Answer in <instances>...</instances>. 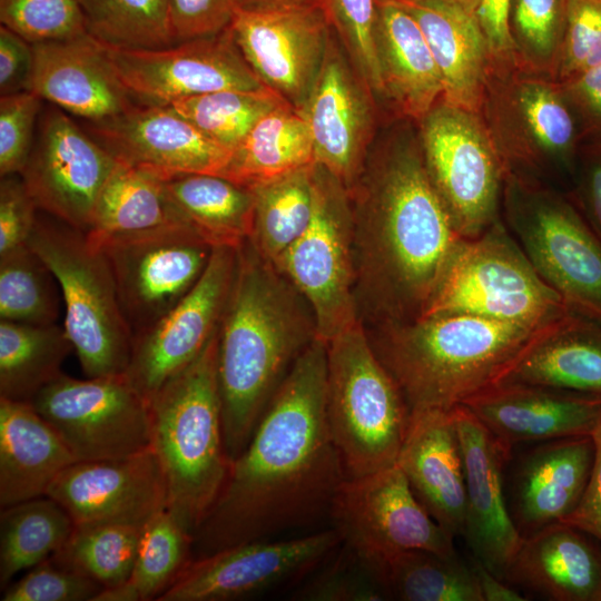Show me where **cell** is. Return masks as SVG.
<instances>
[{
	"mask_svg": "<svg viewBox=\"0 0 601 601\" xmlns=\"http://www.w3.org/2000/svg\"><path fill=\"white\" fill-rule=\"evenodd\" d=\"M326 343L316 338L231 461L219 495L194 531L196 558L269 540L329 514L346 474L326 420Z\"/></svg>",
	"mask_w": 601,
	"mask_h": 601,
	"instance_id": "cell-1",
	"label": "cell"
},
{
	"mask_svg": "<svg viewBox=\"0 0 601 601\" xmlns=\"http://www.w3.org/2000/svg\"><path fill=\"white\" fill-rule=\"evenodd\" d=\"M349 194L361 323L418 318L463 239L431 181L420 137L390 140Z\"/></svg>",
	"mask_w": 601,
	"mask_h": 601,
	"instance_id": "cell-2",
	"label": "cell"
},
{
	"mask_svg": "<svg viewBox=\"0 0 601 601\" xmlns=\"http://www.w3.org/2000/svg\"><path fill=\"white\" fill-rule=\"evenodd\" d=\"M316 338L305 297L248 238L237 248L217 332V375L230 461L247 446L293 364Z\"/></svg>",
	"mask_w": 601,
	"mask_h": 601,
	"instance_id": "cell-3",
	"label": "cell"
},
{
	"mask_svg": "<svg viewBox=\"0 0 601 601\" xmlns=\"http://www.w3.org/2000/svg\"><path fill=\"white\" fill-rule=\"evenodd\" d=\"M541 329L471 314H440L366 332L414 411L451 410L501 383Z\"/></svg>",
	"mask_w": 601,
	"mask_h": 601,
	"instance_id": "cell-4",
	"label": "cell"
},
{
	"mask_svg": "<svg viewBox=\"0 0 601 601\" xmlns=\"http://www.w3.org/2000/svg\"><path fill=\"white\" fill-rule=\"evenodd\" d=\"M149 405L151 447L165 477L167 509L194 535L219 495L231 463L224 440L217 333Z\"/></svg>",
	"mask_w": 601,
	"mask_h": 601,
	"instance_id": "cell-5",
	"label": "cell"
},
{
	"mask_svg": "<svg viewBox=\"0 0 601 601\" xmlns=\"http://www.w3.org/2000/svg\"><path fill=\"white\" fill-rule=\"evenodd\" d=\"M325 412L346 477L396 463L411 410L363 323L326 342Z\"/></svg>",
	"mask_w": 601,
	"mask_h": 601,
	"instance_id": "cell-6",
	"label": "cell"
},
{
	"mask_svg": "<svg viewBox=\"0 0 601 601\" xmlns=\"http://www.w3.org/2000/svg\"><path fill=\"white\" fill-rule=\"evenodd\" d=\"M28 245L59 284L62 325L82 372L87 377L125 375L134 336L101 250L89 243L86 233L39 213Z\"/></svg>",
	"mask_w": 601,
	"mask_h": 601,
	"instance_id": "cell-7",
	"label": "cell"
},
{
	"mask_svg": "<svg viewBox=\"0 0 601 601\" xmlns=\"http://www.w3.org/2000/svg\"><path fill=\"white\" fill-rule=\"evenodd\" d=\"M480 115L506 175L575 170L581 136L559 82L518 57L490 59Z\"/></svg>",
	"mask_w": 601,
	"mask_h": 601,
	"instance_id": "cell-8",
	"label": "cell"
},
{
	"mask_svg": "<svg viewBox=\"0 0 601 601\" xmlns=\"http://www.w3.org/2000/svg\"><path fill=\"white\" fill-rule=\"evenodd\" d=\"M569 313L497 219L460 242L420 317L471 314L539 331Z\"/></svg>",
	"mask_w": 601,
	"mask_h": 601,
	"instance_id": "cell-9",
	"label": "cell"
},
{
	"mask_svg": "<svg viewBox=\"0 0 601 601\" xmlns=\"http://www.w3.org/2000/svg\"><path fill=\"white\" fill-rule=\"evenodd\" d=\"M505 225L571 312L601 324V239L577 205L542 180L505 175Z\"/></svg>",
	"mask_w": 601,
	"mask_h": 601,
	"instance_id": "cell-10",
	"label": "cell"
},
{
	"mask_svg": "<svg viewBox=\"0 0 601 601\" xmlns=\"http://www.w3.org/2000/svg\"><path fill=\"white\" fill-rule=\"evenodd\" d=\"M418 125L426 170L456 231L481 235L500 219L506 175L481 115L440 100Z\"/></svg>",
	"mask_w": 601,
	"mask_h": 601,
	"instance_id": "cell-11",
	"label": "cell"
},
{
	"mask_svg": "<svg viewBox=\"0 0 601 601\" xmlns=\"http://www.w3.org/2000/svg\"><path fill=\"white\" fill-rule=\"evenodd\" d=\"M275 267L309 304L318 339L326 343L361 322L355 298L351 195L317 164L312 220Z\"/></svg>",
	"mask_w": 601,
	"mask_h": 601,
	"instance_id": "cell-12",
	"label": "cell"
},
{
	"mask_svg": "<svg viewBox=\"0 0 601 601\" xmlns=\"http://www.w3.org/2000/svg\"><path fill=\"white\" fill-rule=\"evenodd\" d=\"M90 244L101 250L108 263L134 337L157 323L194 288L214 249L185 224Z\"/></svg>",
	"mask_w": 601,
	"mask_h": 601,
	"instance_id": "cell-13",
	"label": "cell"
},
{
	"mask_svg": "<svg viewBox=\"0 0 601 601\" xmlns=\"http://www.w3.org/2000/svg\"><path fill=\"white\" fill-rule=\"evenodd\" d=\"M76 462L125 459L151 449L149 401L125 375H59L30 401Z\"/></svg>",
	"mask_w": 601,
	"mask_h": 601,
	"instance_id": "cell-14",
	"label": "cell"
},
{
	"mask_svg": "<svg viewBox=\"0 0 601 601\" xmlns=\"http://www.w3.org/2000/svg\"><path fill=\"white\" fill-rule=\"evenodd\" d=\"M329 515L343 543L376 565L410 550L457 554L454 536L418 502L396 463L346 477L333 499Z\"/></svg>",
	"mask_w": 601,
	"mask_h": 601,
	"instance_id": "cell-15",
	"label": "cell"
},
{
	"mask_svg": "<svg viewBox=\"0 0 601 601\" xmlns=\"http://www.w3.org/2000/svg\"><path fill=\"white\" fill-rule=\"evenodd\" d=\"M342 543L331 528L228 546L193 559L157 601H227L264 593L313 573Z\"/></svg>",
	"mask_w": 601,
	"mask_h": 601,
	"instance_id": "cell-16",
	"label": "cell"
},
{
	"mask_svg": "<svg viewBox=\"0 0 601 601\" xmlns=\"http://www.w3.org/2000/svg\"><path fill=\"white\" fill-rule=\"evenodd\" d=\"M117 159L58 107L41 114L20 173L39 211L87 233Z\"/></svg>",
	"mask_w": 601,
	"mask_h": 601,
	"instance_id": "cell-17",
	"label": "cell"
},
{
	"mask_svg": "<svg viewBox=\"0 0 601 601\" xmlns=\"http://www.w3.org/2000/svg\"><path fill=\"white\" fill-rule=\"evenodd\" d=\"M105 47L122 85L141 105L168 106L225 89L266 87L243 58L229 27L216 36L165 48Z\"/></svg>",
	"mask_w": 601,
	"mask_h": 601,
	"instance_id": "cell-18",
	"label": "cell"
},
{
	"mask_svg": "<svg viewBox=\"0 0 601 601\" xmlns=\"http://www.w3.org/2000/svg\"><path fill=\"white\" fill-rule=\"evenodd\" d=\"M237 265V248L216 246L194 288L134 337L125 376L148 401L187 367L217 333Z\"/></svg>",
	"mask_w": 601,
	"mask_h": 601,
	"instance_id": "cell-19",
	"label": "cell"
},
{
	"mask_svg": "<svg viewBox=\"0 0 601 601\" xmlns=\"http://www.w3.org/2000/svg\"><path fill=\"white\" fill-rule=\"evenodd\" d=\"M229 28L239 52L263 85L299 110L334 33L326 6L235 9Z\"/></svg>",
	"mask_w": 601,
	"mask_h": 601,
	"instance_id": "cell-20",
	"label": "cell"
},
{
	"mask_svg": "<svg viewBox=\"0 0 601 601\" xmlns=\"http://www.w3.org/2000/svg\"><path fill=\"white\" fill-rule=\"evenodd\" d=\"M46 495L68 512L75 525L142 528L167 509V486L152 447L125 459L75 462Z\"/></svg>",
	"mask_w": 601,
	"mask_h": 601,
	"instance_id": "cell-21",
	"label": "cell"
},
{
	"mask_svg": "<svg viewBox=\"0 0 601 601\" xmlns=\"http://www.w3.org/2000/svg\"><path fill=\"white\" fill-rule=\"evenodd\" d=\"M332 35L318 76L298 110L314 144L315 162L352 191L365 168L373 129L371 91Z\"/></svg>",
	"mask_w": 601,
	"mask_h": 601,
	"instance_id": "cell-22",
	"label": "cell"
},
{
	"mask_svg": "<svg viewBox=\"0 0 601 601\" xmlns=\"http://www.w3.org/2000/svg\"><path fill=\"white\" fill-rule=\"evenodd\" d=\"M465 474V538L473 558L503 580L524 538L504 493L503 472L512 447L500 441L469 408H452Z\"/></svg>",
	"mask_w": 601,
	"mask_h": 601,
	"instance_id": "cell-23",
	"label": "cell"
},
{
	"mask_svg": "<svg viewBox=\"0 0 601 601\" xmlns=\"http://www.w3.org/2000/svg\"><path fill=\"white\" fill-rule=\"evenodd\" d=\"M83 128L117 161L169 178L221 175L231 151L199 131L168 106L136 104L126 112Z\"/></svg>",
	"mask_w": 601,
	"mask_h": 601,
	"instance_id": "cell-24",
	"label": "cell"
},
{
	"mask_svg": "<svg viewBox=\"0 0 601 601\" xmlns=\"http://www.w3.org/2000/svg\"><path fill=\"white\" fill-rule=\"evenodd\" d=\"M30 91L87 122L112 119L136 104L104 43L86 33L33 43Z\"/></svg>",
	"mask_w": 601,
	"mask_h": 601,
	"instance_id": "cell-25",
	"label": "cell"
},
{
	"mask_svg": "<svg viewBox=\"0 0 601 601\" xmlns=\"http://www.w3.org/2000/svg\"><path fill=\"white\" fill-rule=\"evenodd\" d=\"M461 405L510 447L591 435L601 420V395L523 383L493 385Z\"/></svg>",
	"mask_w": 601,
	"mask_h": 601,
	"instance_id": "cell-26",
	"label": "cell"
},
{
	"mask_svg": "<svg viewBox=\"0 0 601 601\" xmlns=\"http://www.w3.org/2000/svg\"><path fill=\"white\" fill-rule=\"evenodd\" d=\"M396 464L427 513L453 536H463L465 474L452 408L411 411Z\"/></svg>",
	"mask_w": 601,
	"mask_h": 601,
	"instance_id": "cell-27",
	"label": "cell"
},
{
	"mask_svg": "<svg viewBox=\"0 0 601 601\" xmlns=\"http://www.w3.org/2000/svg\"><path fill=\"white\" fill-rule=\"evenodd\" d=\"M594 459L591 435L542 442L513 474L510 513L523 538L561 522L578 505Z\"/></svg>",
	"mask_w": 601,
	"mask_h": 601,
	"instance_id": "cell-28",
	"label": "cell"
},
{
	"mask_svg": "<svg viewBox=\"0 0 601 601\" xmlns=\"http://www.w3.org/2000/svg\"><path fill=\"white\" fill-rule=\"evenodd\" d=\"M418 23L439 68L442 101L480 114L490 47L476 19L456 0L396 1Z\"/></svg>",
	"mask_w": 601,
	"mask_h": 601,
	"instance_id": "cell-29",
	"label": "cell"
},
{
	"mask_svg": "<svg viewBox=\"0 0 601 601\" xmlns=\"http://www.w3.org/2000/svg\"><path fill=\"white\" fill-rule=\"evenodd\" d=\"M374 42L384 98L417 124L442 99L443 83L413 16L394 0H375Z\"/></svg>",
	"mask_w": 601,
	"mask_h": 601,
	"instance_id": "cell-30",
	"label": "cell"
},
{
	"mask_svg": "<svg viewBox=\"0 0 601 601\" xmlns=\"http://www.w3.org/2000/svg\"><path fill=\"white\" fill-rule=\"evenodd\" d=\"M563 522L524 538L503 580L554 601H601V552Z\"/></svg>",
	"mask_w": 601,
	"mask_h": 601,
	"instance_id": "cell-31",
	"label": "cell"
},
{
	"mask_svg": "<svg viewBox=\"0 0 601 601\" xmlns=\"http://www.w3.org/2000/svg\"><path fill=\"white\" fill-rule=\"evenodd\" d=\"M76 460L30 402L0 397V506L43 496Z\"/></svg>",
	"mask_w": 601,
	"mask_h": 601,
	"instance_id": "cell-32",
	"label": "cell"
},
{
	"mask_svg": "<svg viewBox=\"0 0 601 601\" xmlns=\"http://www.w3.org/2000/svg\"><path fill=\"white\" fill-rule=\"evenodd\" d=\"M501 383L601 395V324L572 312L543 327Z\"/></svg>",
	"mask_w": 601,
	"mask_h": 601,
	"instance_id": "cell-33",
	"label": "cell"
},
{
	"mask_svg": "<svg viewBox=\"0 0 601 601\" xmlns=\"http://www.w3.org/2000/svg\"><path fill=\"white\" fill-rule=\"evenodd\" d=\"M165 187L180 218L211 246L238 248L250 237V188L213 174L175 175L165 179Z\"/></svg>",
	"mask_w": 601,
	"mask_h": 601,
	"instance_id": "cell-34",
	"label": "cell"
},
{
	"mask_svg": "<svg viewBox=\"0 0 601 601\" xmlns=\"http://www.w3.org/2000/svg\"><path fill=\"white\" fill-rule=\"evenodd\" d=\"M315 164L309 127L292 105L263 117L235 148L220 176L245 187Z\"/></svg>",
	"mask_w": 601,
	"mask_h": 601,
	"instance_id": "cell-35",
	"label": "cell"
},
{
	"mask_svg": "<svg viewBox=\"0 0 601 601\" xmlns=\"http://www.w3.org/2000/svg\"><path fill=\"white\" fill-rule=\"evenodd\" d=\"M171 224L187 225L169 200L165 178L118 161L100 191L86 236L96 244Z\"/></svg>",
	"mask_w": 601,
	"mask_h": 601,
	"instance_id": "cell-36",
	"label": "cell"
},
{
	"mask_svg": "<svg viewBox=\"0 0 601 601\" xmlns=\"http://www.w3.org/2000/svg\"><path fill=\"white\" fill-rule=\"evenodd\" d=\"M73 349L63 325H31L0 319V397L30 402L61 375Z\"/></svg>",
	"mask_w": 601,
	"mask_h": 601,
	"instance_id": "cell-37",
	"label": "cell"
},
{
	"mask_svg": "<svg viewBox=\"0 0 601 601\" xmlns=\"http://www.w3.org/2000/svg\"><path fill=\"white\" fill-rule=\"evenodd\" d=\"M316 162L249 187L254 196L256 250L274 266L309 225L315 206Z\"/></svg>",
	"mask_w": 601,
	"mask_h": 601,
	"instance_id": "cell-38",
	"label": "cell"
},
{
	"mask_svg": "<svg viewBox=\"0 0 601 601\" xmlns=\"http://www.w3.org/2000/svg\"><path fill=\"white\" fill-rule=\"evenodd\" d=\"M75 529L68 512L43 495L1 509L0 585L52 556Z\"/></svg>",
	"mask_w": 601,
	"mask_h": 601,
	"instance_id": "cell-39",
	"label": "cell"
},
{
	"mask_svg": "<svg viewBox=\"0 0 601 601\" xmlns=\"http://www.w3.org/2000/svg\"><path fill=\"white\" fill-rule=\"evenodd\" d=\"M377 566L390 599L483 601L472 564L457 554L410 550L386 558Z\"/></svg>",
	"mask_w": 601,
	"mask_h": 601,
	"instance_id": "cell-40",
	"label": "cell"
},
{
	"mask_svg": "<svg viewBox=\"0 0 601 601\" xmlns=\"http://www.w3.org/2000/svg\"><path fill=\"white\" fill-rule=\"evenodd\" d=\"M288 104L268 87L225 89L168 105L205 136L233 152L267 114Z\"/></svg>",
	"mask_w": 601,
	"mask_h": 601,
	"instance_id": "cell-41",
	"label": "cell"
},
{
	"mask_svg": "<svg viewBox=\"0 0 601 601\" xmlns=\"http://www.w3.org/2000/svg\"><path fill=\"white\" fill-rule=\"evenodd\" d=\"M61 303L55 275L29 245L0 255L1 321L58 324Z\"/></svg>",
	"mask_w": 601,
	"mask_h": 601,
	"instance_id": "cell-42",
	"label": "cell"
},
{
	"mask_svg": "<svg viewBox=\"0 0 601 601\" xmlns=\"http://www.w3.org/2000/svg\"><path fill=\"white\" fill-rule=\"evenodd\" d=\"M87 33L112 47L173 46L168 0H79Z\"/></svg>",
	"mask_w": 601,
	"mask_h": 601,
	"instance_id": "cell-43",
	"label": "cell"
},
{
	"mask_svg": "<svg viewBox=\"0 0 601 601\" xmlns=\"http://www.w3.org/2000/svg\"><path fill=\"white\" fill-rule=\"evenodd\" d=\"M141 528L118 523L75 525L52 556L97 581L102 588L128 580L132 573Z\"/></svg>",
	"mask_w": 601,
	"mask_h": 601,
	"instance_id": "cell-44",
	"label": "cell"
},
{
	"mask_svg": "<svg viewBox=\"0 0 601 601\" xmlns=\"http://www.w3.org/2000/svg\"><path fill=\"white\" fill-rule=\"evenodd\" d=\"M194 535L168 509L140 531L130 580L141 601L158 599L193 560Z\"/></svg>",
	"mask_w": 601,
	"mask_h": 601,
	"instance_id": "cell-45",
	"label": "cell"
},
{
	"mask_svg": "<svg viewBox=\"0 0 601 601\" xmlns=\"http://www.w3.org/2000/svg\"><path fill=\"white\" fill-rule=\"evenodd\" d=\"M568 0H511L510 31L518 59L556 80Z\"/></svg>",
	"mask_w": 601,
	"mask_h": 601,
	"instance_id": "cell-46",
	"label": "cell"
},
{
	"mask_svg": "<svg viewBox=\"0 0 601 601\" xmlns=\"http://www.w3.org/2000/svg\"><path fill=\"white\" fill-rule=\"evenodd\" d=\"M341 553L314 573L294 597L308 601L390 600L378 566L342 543Z\"/></svg>",
	"mask_w": 601,
	"mask_h": 601,
	"instance_id": "cell-47",
	"label": "cell"
},
{
	"mask_svg": "<svg viewBox=\"0 0 601 601\" xmlns=\"http://www.w3.org/2000/svg\"><path fill=\"white\" fill-rule=\"evenodd\" d=\"M0 21L32 45L87 33L79 0H0Z\"/></svg>",
	"mask_w": 601,
	"mask_h": 601,
	"instance_id": "cell-48",
	"label": "cell"
},
{
	"mask_svg": "<svg viewBox=\"0 0 601 601\" xmlns=\"http://www.w3.org/2000/svg\"><path fill=\"white\" fill-rule=\"evenodd\" d=\"M332 24L353 67L372 89L382 87L374 42L375 0H327Z\"/></svg>",
	"mask_w": 601,
	"mask_h": 601,
	"instance_id": "cell-49",
	"label": "cell"
},
{
	"mask_svg": "<svg viewBox=\"0 0 601 601\" xmlns=\"http://www.w3.org/2000/svg\"><path fill=\"white\" fill-rule=\"evenodd\" d=\"M102 585L53 556L10 582L1 601H92Z\"/></svg>",
	"mask_w": 601,
	"mask_h": 601,
	"instance_id": "cell-50",
	"label": "cell"
},
{
	"mask_svg": "<svg viewBox=\"0 0 601 601\" xmlns=\"http://www.w3.org/2000/svg\"><path fill=\"white\" fill-rule=\"evenodd\" d=\"M42 99L26 90L0 98V175H20L32 145Z\"/></svg>",
	"mask_w": 601,
	"mask_h": 601,
	"instance_id": "cell-51",
	"label": "cell"
},
{
	"mask_svg": "<svg viewBox=\"0 0 601 601\" xmlns=\"http://www.w3.org/2000/svg\"><path fill=\"white\" fill-rule=\"evenodd\" d=\"M601 63V0H568L556 81Z\"/></svg>",
	"mask_w": 601,
	"mask_h": 601,
	"instance_id": "cell-52",
	"label": "cell"
},
{
	"mask_svg": "<svg viewBox=\"0 0 601 601\" xmlns=\"http://www.w3.org/2000/svg\"><path fill=\"white\" fill-rule=\"evenodd\" d=\"M234 12L233 0H168L174 45L219 35L230 26Z\"/></svg>",
	"mask_w": 601,
	"mask_h": 601,
	"instance_id": "cell-53",
	"label": "cell"
},
{
	"mask_svg": "<svg viewBox=\"0 0 601 601\" xmlns=\"http://www.w3.org/2000/svg\"><path fill=\"white\" fill-rule=\"evenodd\" d=\"M38 211L20 175L1 177L0 255L28 245Z\"/></svg>",
	"mask_w": 601,
	"mask_h": 601,
	"instance_id": "cell-54",
	"label": "cell"
},
{
	"mask_svg": "<svg viewBox=\"0 0 601 601\" xmlns=\"http://www.w3.org/2000/svg\"><path fill=\"white\" fill-rule=\"evenodd\" d=\"M558 82L575 118L581 140L601 139V63Z\"/></svg>",
	"mask_w": 601,
	"mask_h": 601,
	"instance_id": "cell-55",
	"label": "cell"
},
{
	"mask_svg": "<svg viewBox=\"0 0 601 601\" xmlns=\"http://www.w3.org/2000/svg\"><path fill=\"white\" fill-rule=\"evenodd\" d=\"M574 204L601 239V139L580 146Z\"/></svg>",
	"mask_w": 601,
	"mask_h": 601,
	"instance_id": "cell-56",
	"label": "cell"
},
{
	"mask_svg": "<svg viewBox=\"0 0 601 601\" xmlns=\"http://www.w3.org/2000/svg\"><path fill=\"white\" fill-rule=\"evenodd\" d=\"M33 69V47L24 38L0 27V93L30 90Z\"/></svg>",
	"mask_w": 601,
	"mask_h": 601,
	"instance_id": "cell-57",
	"label": "cell"
},
{
	"mask_svg": "<svg viewBox=\"0 0 601 601\" xmlns=\"http://www.w3.org/2000/svg\"><path fill=\"white\" fill-rule=\"evenodd\" d=\"M591 436L594 459L587 486L575 509L561 522L601 541V420Z\"/></svg>",
	"mask_w": 601,
	"mask_h": 601,
	"instance_id": "cell-58",
	"label": "cell"
},
{
	"mask_svg": "<svg viewBox=\"0 0 601 601\" xmlns=\"http://www.w3.org/2000/svg\"><path fill=\"white\" fill-rule=\"evenodd\" d=\"M510 8L511 0H480L475 11L493 59L516 57L509 23Z\"/></svg>",
	"mask_w": 601,
	"mask_h": 601,
	"instance_id": "cell-59",
	"label": "cell"
},
{
	"mask_svg": "<svg viewBox=\"0 0 601 601\" xmlns=\"http://www.w3.org/2000/svg\"><path fill=\"white\" fill-rule=\"evenodd\" d=\"M471 564L474 569L483 601L526 600L520 592L506 585L503 582L504 580L492 573L481 561L473 558Z\"/></svg>",
	"mask_w": 601,
	"mask_h": 601,
	"instance_id": "cell-60",
	"label": "cell"
},
{
	"mask_svg": "<svg viewBox=\"0 0 601 601\" xmlns=\"http://www.w3.org/2000/svg\"><path fill=\"white\" fill-rule=\"evenodd\" d=\"M327 0H233L235 9L239 10H269L287 7H303L325 4Z\"/></svg>",
	"mask_w": 601,
	"mask_h": 601,
	"instance_id": "cell-61",
	"label": "cell"
},
{
	"mask_svg": "<svg viewBox=\"0 0 601 601\" xmlns=\"http://www.w3.org/2000/svg\"><path fill=\"white\" fill-rule=\"evenodd\" d=\"M92 601H141L130 579L116 585L102 588Z\"/></svg>",
	"mask_w": 601,
	"mask_h": 601,
	"instance_id": "cell-62",
	"label": "cell"
},
{
	"mask_svg": "<svg viewBox=\"0 0 601 601\" xmlns=\"http://www.w3.org/2000/svg\"><path fill=\"white\" fill-rule=\"evenodd\" d=\"M461 6H463L467 11L475 14L477 4L480 0H456Z\"/></svg>",
	"mask_w": 601,
	"mask_h": 601,
	"instance_id": "cell-63",
	"label": "cell"
},
{
	"mask_svg": "<svg viewBox=\"0 0 601 601\" xmlns=\"http://www.w3.org/2000/svg\"><path fill=\"white\" fill-rule=\"evenodd\" d=\"M394 1H403V0H394Z\"/></svg>",
	"mask_w": 601,
	"mask_h": 601,
	"instance_id": "cell-64",
	"label": "cell"
}]
</instances>
